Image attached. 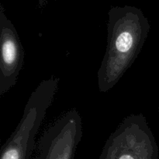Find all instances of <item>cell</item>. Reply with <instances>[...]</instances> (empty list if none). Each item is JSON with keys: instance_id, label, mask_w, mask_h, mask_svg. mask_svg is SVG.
<instances>
[{"instance_id": "1", "label": "cell", "mask_w": 159, "mask_h": 159, "mask_svg": "<svg viewBox=\"0 0 159 159\" xmlns=\"http://www.w3.org/2000/svg\"><path fill=\"white\" fill-rule=\"evenodd\" d=\"M150 24L141 9L113 6L108 12L107 45L98 70V87L109 91L122 78L141 52Z\"/></svg>"}, {"instance_id": "5", "label": "cell", "mask_w": 159, "mask_h": 159, "mask_svg": "<svg viewBox=\"0 0 159 159\" xmlns=\"http://www.w3.org/2000/svg\"><path fill=\"white\" fill-rule=\"evenodd\" d=\"M25 52L13 23L0 6V96L16 85L24 63Z\"/></svg>"}, {"instance_id": "3", "label": "cell", "mask_w": 159, "mask_h": 159, "mask_svg": "<svg viewBox=\"0 0 159 159\" xmlns=\"http://www.w3.org/2000/svg\"><path fill=\"white\" fill-rule=\"evenodd\" d=\"M99 159H158L155 138L142 113L122 120L106 141Z\"/></svg>"}, {"instance_id": "6", "label": "cell", "mask_w": 159, "mask_h": 159, "mask_svg": "<svg viewBox=\"0 0 159 159\" xmlns=\"http://www.w3.org/2000/svg\"><path fill=\"white\" fill-rule=\"evenodd\" d=\"M51 0H38V6L40 8H43V6H46L48 2Z\"/></svg>"}, {"instance_id": "2", "label": "cell", "mask_w": 159, "mask_h": 159, "mask_svg": "<svg viewBox=\"0 0 159 159\" xmlns=\"http://www.w3.org/2000/svg\"><path fill=\"white\" fill-rule=\"evenodd\" d=\"M59 78L43 80L31 93L15 130L1 148L0 159H30L36 147L35 139L47 112L52 104Z\"/></svg>"}, {"instance_id": "4", "label": "cell", "mask_w": 159, "mask_h": 159, "mask_svg": "<svg viewBox=\"0 0 159 159\" xmlns=\"http://www.w3.org/2000/svg\"><path fill=\"white\" fill-rule=\"evenodd\" d=\"M82 137V116L72 108L45 129L30 159H75Z\"/></svg>"}]
</instances>
